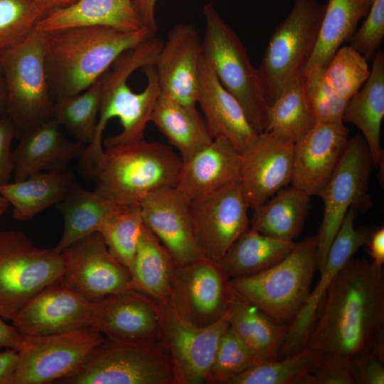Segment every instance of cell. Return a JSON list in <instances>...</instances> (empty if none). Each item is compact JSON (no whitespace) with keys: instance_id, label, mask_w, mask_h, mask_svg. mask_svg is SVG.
I'll return each instance as SVG.
<instances>
[{"instance_id":"obj_17","label":"cell","mask_w":384,"mask_h":384,"mask_svg":"<svg viewBox=\"0 0 384 384\" xmlns=\"http://www.w3.org/2000/svg\"><path fill=\"white\" fill-rule=\"evenodd\" d=\"M292 140L270 132L260 133L241 154V188L249 208L254 210L292 181Z\"/></svg>"},{"instance_id":"obj_25","label":"cell","mask_w":384,"mask_h":384,"mask_svg":"<svg viewBox=\"0 0 384 384\" xmlns=\"http://www.w3.org/2000/svg\"><path fill=\"white\" fill-rule=\"evenodd\" d=\"M60 127L52 117L19 137L13 151L14 181L41 172L65 170L73 159L81 157L85 144L68 139Z\"/></svg>"},{"instance_id":"obj_49","label":"cell","mask_w":384,"mask_h":384,"mask_svg":"<svg viewBox=\"0 0 384 384\" xmlns=\"http://www.w3.org/2000/svg\"><path fill=\"white\" fill-rule=\"evenodd\" d=\"M156 1L157 0H132L143 28L152 36H155L158 28L155 18Z\"/></svg>"},{"instance_id":"obj_7","label":"cell","mask_w":384,"mask_h":384,"mask_svg":"<svg viewBox=\"0 0 384 384\" xmlns=\"http://www.w3.org/2000/svg\"><path fill=\"white\" fill-rule=\"evenodd\" d=\"M206 31L201 56L213 69L221 85L239 102L250 122L260 134L266 130L267 109L257 68L245 47L215 7L203 6Z\"/></svg>"},{"instance_id":"obj_37","label":"cell","mask_w":384,"mask_h":384,"mask_svg":"<svg viewBox=\"0 0 384 384\" xmlns=\"http://www.w3.org/2000/svg\"><path fill=\"white\" fill-rule=\"evenodd\" d=\"M304 95V78L289 84L267 109L265 132L296 142L315 124Z\"/></svg>"},{"instance_id":"obj_26","label":"cell","mask_w":384,"mask_h":384,"mask_svg":"<svg viewBox=\"0 0 384 384\" xmlns=\"http://www.w3.org/2000/svg\"><path fill=\"white\" fill-rule=\"evenodd\" d=\"M241 154L226 138H215L183 166L176 188L188 200L240 183Z\"/></svg>"},{"instance_id":"obj_20","label":"cell","mask_w":384,"mask_h":384,"mask_svg":"<svg viewBox=\"0 0 384 384\" xmlns=\"http://www.w3.org/2000/svg\"><path fill=\"white\" fill-rule=\"evenodd\" d=\"M139 205L144 224L178 265L203 257L194 233L190 200L176 187L154 191L143 198Z\"/></svg>"},{"instance_id":"obj_50","label":"cell","mask_w":384,"mask_h":384,"mask_svg":"<svg viewBox=\"0 0 384 384\" xmlns=\"http://www.w3.org/2000/svg\"><path fill=\"white\" fill-rule=\"evenodd\" d=\"M18 363V351L6 348L0 351V384H14Z\"/></svg>"},{"instance_id":"obj_15","label":"cell","mask_w":384,"mask_h":384,"mask_svg":"<svg viewBox=\"0 0 384 384\" xmlns=\"http://www.w3.org/2000/svg\"><path fill=\"white\" fill-rule=\"evenodd\" d=\"M194 233L203 257L219 263L250 227L249 208L240 183L190 200Z\"/></svg>"},{"instance_id":"obj_38","label":"cell","mask_w":384,"mask_h":384,"mask_svg":"<svg viewBox=\"0 0 384 384\" xmlns=\"http://www.w3.org/2000/svg\"><path fill=\"white\" fill-rule=\"evenodd\" d=\"M324 352L307 346L289 356L260 363L233 378L228 384H298L318 368Z\"/></svg>"},{"instance_id":"obj_36","label":"cell","mask_w":384,"mask_h":384,"mask_svg":"<svg viewBox=\"0 0 384 384\" xmlns=\"http://www.w3.org/2000/svg\"><path fill=\"white\" fill-rule=\"evenodd\" d=\"M121 205L75 185L55 206L63 218L62 237L53 248L61 252L75 241L97 232L100 225Z\"/></svg>"},{"instance_id":"obj_18","label":"cell","mask_w":384,"mask_h":384,"mask_svg":"<svg viewBox=\"0 0 384 384\" xmlns=\"http://www.w3.org/2000/svg\"><path fill=\"white\" fill-rule=\"evenodd\" d=\"M93 300L63 284L46 287L12 321L24 337L61 334L91 327Z\"/></svg>"},{"instance_id":"obj_45","label":"cell","mask_w":384,"mask_h":384,"mask_svg":"<svg viewBox=\"0 0 384 384\" xmlns=\"http://www.w3.org/2000/svg\"><path fill=\"white\" fill-rule=\"evenodd\" d=\"M366 20L350 38V46L373 61L384 37V0H373Z\"/></svg>"},{"instance_id":"obj_1","label":"cell","mask_w":384,"mask_h":384,"mask_svg":"<svg viewBox=\"0 0 384 384\" xmlns=\"http://www.w3.org/2000/svg\"><path fill=\"white\" fill-rule=\"evenodd\" d=\"M309 346L344 358L370 352L384 360V274L364 257L351 258L325 295Z\"/></svg>"},{"instance_id":"obj_4","label":"cell","mask_w":384,"mask_h":384,"mask_svg":"<svg viewBox=\"0 0 384 384\" xmlns=\"http://www.w3.org/2000/svg\"><path fill=\"white\" fill-rule=\"evenodd\" d=\"M182 166L171 147L144 138L105 146L86 174L98 195L119 205H133L154 191L176 187Z\"/></svg>"},{"instance_id":"obj_10","label":"cell","mask_w":384,"mask_h":384,"mask_svg":"<svg viewBox=\"0 0 384 384\" xmlns=\"http://www.w3.org/2000/svg\"><path fill=\"white\" fill-rule=\"evenodd\" d=\"M8 102L6 114L18 137L53 117L55 102L48 82L43 33L34 31L19 43L0 53Z\"/></svg>"},{"instance_id":"obj_13","label":"cell","mask_w":384,"mask_h":384,"mask_svg":"<svg viewBox=\"0 0 384 384\" xmlns=\"http://www.w3.org/2000/svg\"><path fill=\"white\" fill-rule=\"evenodd\" d=\"M105 336L94 329L25 337L14 384L55 383L75 373Z\"/></svg>"},{"instance_id":"obj_12","label":"cell","mask_w":384,"mask_h":384,"mask_svg":"<svg viewBox=\"0 0 384 384\" xmlns=\"http://www.w3.org/2000/svg\"><path fill=\"white\" fill-rule=\"evenodd\" d=\"M374 169L366 142L357 134L348 140L346 150L320 197L324 210L319 230L316 269H323L329 250L348 209L364 212L370 208V176Z\"/></svg>"},{"instance_id":"obj_54","label":"cell","mask_w":384,"mask_h":384,"mask_svg":"<svg viewBox=\"0 0 384 384\" xmlns=\"http://www.w3.org/2000/svg\"><path fill=\"white\" fill-rule=\"evenodd\" d=\"M8 102V92L5 78L0 68V114H6Z\"/></svg>"},{"instance_id":"obj_42","label":"cell","mask_w":384,"mask_h":384,"mask_svg":"<svg viewBox=\"0 0 384 384\" xmlns=\"http://www.w3.org/2000/svg\"><path fill=\"white\" fill-rule=\"evenodd\" d=\"M260 363L229 326L220 338L206 383L228 384L233 378Z\"/></svg>"},{"instance_id":"obj_23","label":"cell","mask_w":384,"mask_h":384,"mask_svg":"<svg viewBox=\"0 0 384 384\" xmlns=\"http://www.w3.org/2000/svg\"><path fill=\"white\" fill-rule=\"evenodd\" d=\"M201 39L195 27L179 23L169 31L154 66L161 95L188 107H196Z\"/></svg>"},{"instance_id":"obj_28","label":"cell","mask_w":384,"mask_h":384,"mask_svg":"<svg viewBox=\"0 0 384 384\" xmlns=\"http://www.w3.org/2000/svg\"><path fill=\"white\" fill-rule=\"evenodd\" d=\"M384 116V53L380 48L373 60L370 74L347 103L343 122L356 126L362 132L374 168L383 171L384 152L380 131Z\"/></svg>"},{"instance_id":"obj_22","label":"cell","mask_w":384,"mask_h":384,"mask_svg":"<svg viewBox=\"0 0 384 384\" xmlns=\"http://www.w3.org/2000/svg\"><path fill=\"white\" fill-rule=\"evenodd\" d=\"M158 302L135 289L93 300L91 328L105 336L137 341L159 338Z\"/></svg>"},{"instance_id":"obj_29","label":"cell","mask_w":384,"mask_h":384,"mask_svg":"<svg viewBox=\"0 0 384 384\" xmlns=\"http://www.w3.org/2000/svg\"><path fill=\"white\" fill-rule=\"evenodd\" d=\"M75 185V176L66 169L44 171L1 186L0 195L12 206L15 220L27 221L56 206Z\"/></svg>"},{"instance_id":"obj_31","label":"cell","mask_w":384,"mask_h":384,"mask_svg":"<svg viewBox=\"0 0 384 384\" xmlns=\"http://www.w3.org/2000/svg\"><path fill=\"white\" fill-rule=\"evenodd\" d=\"M151 122L179 153L183 162L207 146L213 138L196 107H188L160 95Z\"/></svg>"},{"instance_id":"obj_53","label":"cell","mask_w":384,"mask_h":384,"mask_svg":"<svg viewBox=\"0 0 384 384\" xmlns=\"http://www.w3.org/2000/svg\"><path fill=\"white\" fill-rule=\"evenodd\" d=\"M45 15L50 11L68 6L78 0H33Z\"/></svg>"},{"instance_id":"obj_30","label":"cell","mask_w":384,"mask_h":384,"mask_svg":"<svg viewBox=\"0 0 384 384\" xmlns=\"http://www.w3.org/2000/svg\"><path fill=\"white\" fill-rule=\"evenodd\" d=\"M228 321L261 363L276 360L289 326L274 320L232 288Z\"/></svg>"},{"instance_id":"obj_52","label":"cell","mask_w":384,"mask_h":384,"mask_svg":"<svg viewBox=\"0 0 384 384\" xmlns=\"http://www.w3.org/2000/svg\"><path fill=\"white\" fill-rule=\"evenodd\" d=\"M371 262L377 267H383L384 263V227L370 230L366 243Z\"/></svg>"},{"instance_id":"obj_2","label":"cell","mask_w":384,"mask_h":384,"mask_svg":"<svg viewBox=\"0 0 384 384\" xmlns=\"http://www.w3.org/2000/svg\"><path fill=\"white\" fill-rule=\"evenodd\" d=\"M163 42L151 36L121 54L102 75L99 118L93 142L80 159L87 171L103 153L102 134L108 121L117 117L122 131L108 137L105 146L144 139V132L161 95L155 62Z\"/></svg>"},{"instance_id":"obj_27","label":"cell","mask_w":384,"mask_h":384,"mask_svg":"<svg viewBox=\"0 0 384 384\" xmlns=\"http://www.w3.org/2000/svg\"><path fill=\"white\" fill-rule=\"evenodd\" d=\"M81 26H107L124 32L144 29L132 0H78L47 13L36 31Z\"/></svg>"},{"instance_id":"obj_51","label":"cell","mask_w":384,"mask_h":384,"mask_svg":"<svg viewBox=\"0 0 384 384\" xmlns=\"http://www.w3.org/2000/svg\"><path fill=\"white\" fill-rule=\"evenodd\" d=\"M0 316V348L21 351L25 344V337L14 325L5 323Z\"/></svg>"},{"instance_id":"obj_24","label":"cell","mask_w":384,"mask_h":384,"mask_svg":"<svg viewBox=\"0 0 384 384\" xmlns=\"http://www.w3.org/2000/svg\"><path fill=\"white\" fill-rule=\"evenodd\" d=\"M198 102L213 139L230 140L242 154L259 133L239 102L220 82L213 69L201 55L198 63Z\"/></svg>"},{"instance_id":"obj_16","label":"cell","mask_w":384,"mask_h":384,"mask_svg":"<svg viewBox=\"0 0 384 384\" xmlns=\"http://www.w3.org/2000/svg\"><path fill=\"white\" fill-rule=\"evenodd\" d=\"M60 282L91 300L134 289L129 270L109 252L99 232H94L61 252Z\"/></svg>"},{"instance_id":"obj_9","label":"cell","mask_w":384,"mask_h":384,"mask_svg":"<svg viewBox=\"0 0 384 384\" xmlns=\"http://www.w3.org/2000/svg\"><path fill=\"white\" fill-rule=\"evenodd\" d=\"M63 270L61 252L36 246L23 232L0 231V316L13 321Z\"/></svg>"},{"instance_id":"obj_43","label":"cell","mask_w":384,"mask_h":384,"mask_svg":"<svg viewBox=\"0 0 384 384\" xmlns=\"http://www.w3.org/2000/svg\"><path fill=\"white\" fill-rule=\"evenodd\" d=\"M44 16L33 0H0V53L29 36Z\"/></svg>"},{"instance_id":"obj_33","label":"cell","mask_w":384,"mask_h":384,"mask_svg":"<svg viewBox=\"0 0 384 384\" xmlns=\"http://www.w3.org/2000/svg\"><path fill=\"white\" fill-rule=\"evenodd\" d=\"M177 263L156 235L144 224L130 273L134 289L156 301L171 294Z\"/></svg>"},{"instance_id":"obj_21","label":"cell","mask_w":384,"mask_h":384,"mask_svg":"<svg viewBox=\"0 0 384 384\" xmlns=\"http://www.w3.org/2000/svg\"><path fill=\"white\" fill-rule=\"evenodd\" d=\"M343 122L316 123L294 145L292 186L320 196L337 167L348 142Z\"/></svg>"},{"instance_id":"obj_39","label":"cell","mask_w":384,"mask_h":384,"mask_svg":"<svg viewBox=\"0 0 384 384\" xmlns=\"http://www.w3.org/2000/svg\"><path fill=\"white\" fill-rule=\"evenodd\" d=\"M102 95V76L83 92L57 101L53 117L78 142L90 144L95 138Z\"/></svg>"},{"instance_id":"obj_6","label":"cell","mask_w":384,"mask_h":384,"mask_svg":"<svg viewBox=\"0 0 384 384\" xmlns=\"http://www.w3.org/2000/svg\"><path fill=\"white\" fill-rule=\"evenodd\" d=\"M58 384H176L169 353L159 338L125 341L107 336L80 367Z\"/></svg>"},{"instance_id":"obj_46","label":"cell","mask_w":384,"mask_h":384,"mask_svg":"<svg viewBox=\"0 0 384 384\" xmlns=\"http://www.w3.org/2000/svg\"><path fill=\"white\" fill-rule=\"evenodd\" d=\"M298 384H356L349 358L324 353L316 370L303 376Z\"/></svg>"},{"instance_id":"obj_19","label":"cell","mask_w":384,"mask_h":384,"mask_svg":"<svg viewBox=\"0 0 384 384\" xmlns=\"http://www.w3.org/2000/svg\"><path fill=\"white\" fill-rule=\"evenodd\" d=\"M171 292L193 323L206 326L228 311L231 288L219 263L203 257L177 265Z\"/></svg>"},{"instance_id":"obj_3","label":"cell","mask_w":384,"mask_h":384,"mask_svg":"<svg viewBox=\"0 0 384 384\" xmlns=\"http://www.w3.org/2000/svg\"><path fill=\"white\" fill-rule=\"evenodd\" d=\"M42 33L46 75L55 102L87 89L121 54L154 36L144 29L124 32L107 26Z\"/></svg>"},{"instance_id":"obj_41","label":"cell","mask_w":384,"mask_h":384,"mask_svg":"<svg viewBox=\"0 0 384 384\" xmlns=\"http://www.w3.org/2000/svg\"><path fill=\"white\" fill-rule=\"evenodd\" d=\"M370 74L368 61L351 46L340 47L323 68L326 82L346 100L360 90Z\"/></svg>"},{"instance_id":"obj_32","label":"cell","mask_w":384,"mask_h":384,"mask_svg":"<svg viewBox=\"0 0 384 384\" xmlns=\"http://www.w3.org/2000/svg\"><path fill=\"white\" fill-rule=\"evenodd\" d=\"M309 197L299 188L284 187L253 210L250 227L268 237L294 241L308 215Z\"/></svg>"},{"instance_id":"obj_55","label":"cell","mask_w":384,"mask_h":384,"mask_svg":"<svg viewBox=\"0 0 384 384\" xmlns=\"http://www.w3.org/2000/svg\"><path fill=\"white\" fill-rule=\"evenodd\" d=\"M9 203L0 195V216L3 215L9 207Z\"/></svg>"},{"instance_id":"obj_47","label":"cell","mask_w":384,"mask_h":384,"mask_svg":"<svg viewBox=\"0 0 384 384\" xmlns=\"http://www.w3.org/2000/svg\"><path fill=\"white\" fill-rule=\"evenodd\" d=\"M356 384H383L384 360L370 352L349 358Z\"/></svg>"},{"instance_id":"obj_11","label":"cell","mask_w":384,"mask_h":384,"mask_svg":"<svg viewBox=\"0 0 384 384\" xmlns=\"http://www.w3.org/2000/svg\"><path fill=\"white\" fill-rule=\"evenodd\" d=\"M157 302L159 338L171 358L176 384L206 383L220 338L229 326L228 311L217 321L198 326L186 315L172 292L166 299Z\"/></svg>"},{"instance_id":"obj_40","label":"cell","mask_w":384,"mask_h":384,"mask_svg":"<svg viewBox=\"0 0 384 384\" xmlns=\"http://www.w3.org/2000/svg\"><path fill=\"white\" fill-rule=\"evenodd\" d=\"M143 225L139 204L121 205L97 230L110 254L129 272Z\"/></svg>"},{"instance_id":"obj_48","label":"cell","mask_w":384,"mask_h":384,"mask_svg":"<svg viewBox=\"0 0 384 384\" xmlns=\"http://www.w3.org/2000/svg\"><path fill=\"white\" fill-rule=\"evenodd\" d=\"M16 136L13 122L6 114H0V187L13 176L14 156L11 142Z\"/></svg>"},{"instance_id":"obj_8","label":"cell","mask_w":384,"mask_h":384,"mask_svg":"<svg viewBox=\"0 0 384 384\" xmlns=\"http://www.w3.org/2000/svg\"><path fill=\"white\" fill-rule=\"evenodd\" d=\"M326 6L317 0H294L272 34L257 68L268 107L288 84L302 76L314 50Z\"/></svg>"},{"instance_id":"obj_14","label":"cell","mask_w":384,"mask_h":384,"mask_svg":"<svg viewBox=\"0 0 384 384\" xmlns=\"http://www.w3.org/2000/svg\"><path fill=\"white\" fill-rule=\"evenodd\" d=\"M357 215L358 210L355 208L348 209L331 242L325 265L320 272V279L289 326L279 347L277 359L295 354L308 346L321 315L328 287L345 264L366 245L370 230L366 228H355Z\"/></svg>"},{"instance_id":"obj_35","label":"cell","mask_w":384,"mask_h":384,"mask_svg":"<svg viewBox=\"0 0 384 384\" xmlns=\"http://www.w3.org/2000/svg\"><path fill=\"white\" fill-rule=\"evenodd\" d=\"M373 0H329L317 41L302 75L324 68L336 50L349 41L359 21L368 14Z\"/></svg>"},{"instance_id":"obj_44","label":"cell","mask_w":384,"mask_h":384,"mask_svg":"<svg viewBox=\"0 0 384 384\" xmlns=\"http://www.w3.org/2000/svg\"><path fill=\"white\" fill-rule=\"evenodd\" d=\"M302 76L304 78L306 102L316 123L343 122L348 100L328 85L323 76V68L314 69Z\"/></svg>"},{"instance_id":"obj_5","label":"cell","mask_w":384,"mask_h":384,"mask_svg":"<svg viewBox=\"0 0 384 384\" xmlns=\"http://www.w3.org/2000/svg\"><path fill=\"white\" fill-rule=\"evenodd\" d=\"M316 235L295 242L279 262L258 274L229 279L232 289L274 320L289 326L306 303L316 269Z\"/></svg>"},{"instance_id":"obj_34","label":"cell","mask_w":384,"mask_h":384,"mask_svg":"<svg viewBox=\"0 0 384 384\" xmlns=\"http://www.w3.org/2000/svg\"><path fill=\"white\" fill-rule=\"evenodd\" d=\"M294 243L262 235L249 227L230 246L219 265L229 279L252 276L282 260Z\"/></svg>"}]
</instances>
